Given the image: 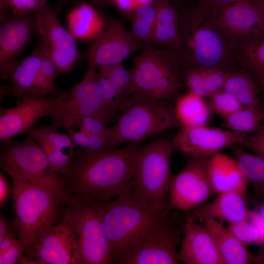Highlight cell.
I'll list each match as a JSON object with an SVG mask.
<instances>
[{"label": "cell", "mask_w": 264, "mask_h": 264, "mask_svg": "<svg viewBox=\"0 0 264 264\" xmlns=\"http://www.w3.org/2000/svg\"><path fill=\"white\" fill-rule=\"evenodd\" d=\"M140 143L100 153L74 149L69 171L64 176L68 196L100 204L130 196L136 156L143 147Z\"/></svg>", "instance_id": "cell-1"}, {"label": "cell", "mask_w": 264, "mask_h": 264, "mask_svg": "<svg viewBox=\"0 0 264 264\" xmlns=\"http://www.w3.org/2000/svg\"><path fill=\"white\" fill-rule=\"evenodd\" d=\"M180 48L185 62L193 68L230 70L236 61L233 50L208 7L200 4L187 13L180 21Z\"/></svg>", "instance_id": "cell-2"}, {"label": "cell", "mask_w": 264, "mask_h": 264, "mask_svg": "<svg viewBox=\"0 0 264 264\" xmlns=\"http://www.w3.org/2000/svg\"><path fill=\"white\" fill-rule=\"evenodd\" d=\"M184 62L180 47L159 49L148 44L133 60L128 95L170 102L181 90L180 67Z\"/></svg>", "instance_id": "cell-3"}, {"label": "cell", "mask_w": 264, "mask_h": 264, "mask_svg": "<svg viewBox=\"0 0 264 264\" xmlns=\"http://www.w3.org/2000/svg\"><path fill=\"white\" fill-rule=\"evenodd\" d=\"M2 170L10 176L14 219L13 225L19 240L30 243L39 233L59 221L66 203L47 189L30 181L15 171Z\"/></svg>", "instance_id": "cell-4"}, {"label": "cell", "mask_w": 264, "mask_h": 264, "mask_svg": "<svg viewBox=\"0 0 264 264\" xmlns=\"http://www.w3.org/2000/svg\"><path fill=\"white\" fill-rule=\"evenodd\" d=\"M172 140L157 137L139 151L132 181L131 195L158 213L168 215L172 176Z\"/></svg>", "instance_id": "cell-5"}, {"label": "cell", "mask_w": 264, "mask_h": 264, "mask_svg": "<svg viewBox=\"0 0 264 264\" xmlns=\"http://www.w3.org/2000/svg\"><path fill=\"white\" fill-rule=\"evenodd\" d=\"M116 119L109 137L108 150L124 142H140L165 131L181 127L170 102L133 94L129 95Z\"/></svg>", "instance_id": "cell-6"}, {"label": "cell", "mask_w": 264, "mask_h": 264, "mask_svg": "<svg viewBox=\"0 0 264 264\" xmlns=\"http://www.w3.org/2000/svg\"><path fill=\"white\" fill-rule=\"evenodd\" d=\"M100 207L110 264L139 234L168 216L155 211L132 195L100 203Z\"/></svg>", "instance_id": "cell-7"}, {"label": "cell", "mask_w": 264, "mask_h": 264, "mask_svg": "<svg viewBox=\"0 0 264 264\" xmlns=\"http://www.w3.org/2000/svg\"><path fill=\"white\" fill-rule=\"evenodd\" d=\"M1 143L0 165L2 169L9 168L15 171L49 191L66 205L72 201L66 191L64 177L51 167L45 154L31 133L22 140L10 139Z\"/></svg>", "instance_id": "cell-8"}, {"label": "cell", "mask_w": 264, "mask_h": 264, "mask_svg": "<svg viewBox=\"0 0 264 264\" xmlns=\"http://www.w3.org/2000/svg\"><path fill=\"white\" fill-rule=\"evenodd\" d=\"M176 215L167 216L139 234L112 264H178L176 247L183 233L184 221L181 223Z\"/></svg>", "instance_id": "cell-9"}, {"label": "cell", "mask_w": 264, "mask_h": 264, "mask_svg": "<svg viewBox=\"0 0 264 264\" xmlns=\"http://www.w3.org/2000/svg\"><path fill=\"white\" fill-rule=\"evenodd\" d=\"M66 206L62 218L70 223L75 232L82 264H110L100 203L73 199Z\"/></svg>", "instance_id": "cell-10"}, {"label": "cell", "mask_w": 264, "mask_h": 264, "mask_svg": "<svg viewBox=\"0 0 264 264\" xmlns=\"http://www.w3.org/2000/svg\"><path fill=\"white\" fill-rule=\"evenodd\" d=\"M96 69L94 66L88 65L81 81L68 90L59 94L62 104L57 118L51 125L54 129L74 128L87 116L96 118L105 125L114 118L101 98Z\"/></svg>", "instance_id": "cell-11"}, {"label": "cell", "mask_w": 264, "mask_h": 264, "mask_svg": "<svg viewBox=\"0 0 264 264\" xmlns=\"http://www.w3.org/2000/svg\"><path fill=\"white\" fill-rule=\"evenodd\" d=\"M209 158L192 156L184 169L172 176L170 210L188 211L195 209L215 194L208 174Z\"/></svg>", "instance_id": "cell-12"}, {"label": "cell", "mask_w": 264, "mask_h": 264, "mask_svg": "<svg viewBox=\"0 0 264 264\" xmlns=\"http://www.w3.org/2000/svg\"><path fill=\"white\" fill-rule=\"evenodd\" d=\"M24 254L43 264H82L75 232L70 223L62 217L26 245Z\"/></svg>", "instance_id": "cell-13"}, {"label": "cell", "mask_w": 264, "mask_h": 264, "mask_svg": "<svg viewBox=\"0 0 264 264\" xmlns=\"http://www.w3.org/2000/svg\"><path fill=\"white\" fill-rule=\"evenodd\" d=\"M32 14L44 51L60 73L68 70L80 56L75 38L62 25L48 3Z\"/></svg>", "instance_id": "cell-14"}, {"label": "cell", "mask_w": 264, "mask_h": 264, "mask_svg": "<svg viewBox=\"0 0 264 264\" xmlns=\"http://www.w3.org/2000/svg\"><path fill=\"white\" fill-rule=\"evenodd\" d=\"M210 11L233 51L264 33V13L250 0H242Z\"/></svg>", "instance_id": "cell-15"}, {"label": "cell", "mask_w": 264, "mask_h": 264, "mask_svg": "<svg viewBox=\"0 0 264 264\" xmlns=\"http://www.w3.org/2000/svg\"><path fill=\"white\" fill-rule=\"evenodd\" d=\"M93 39L87 60L88 65L98 69L122 62L147 45L136 39L123 21L114 18L106 22L103 29Z\"/></svg>", "instance_id": "cell-16"}, {"label": "cell", "mask_w": 264, "mask_h": 264, "mask_svg": "<svg viewBox=\"0 0 264 264\" xmlns=\"http://www.w3.org/2000/svg\"><path fill=\"white\" fill-rule=\"evenodd\" d=\"M61 106L56 98H33L26 99L17 107L0 109V141L2 142L21 133H29L38 120L44 116L53 122Z\"/></svg>", "instance_id": "cell-17"}, {"label": "cell", "mask_w": 264, "mask_h": 264, "mask_svg": "<svg viewBox=\"0 0 264 264\" xmlns=\"http://www.w3.org/2000/svg\"><path fill=\"white\" fill-rule=\"evenodd\" d=\"M179 129L172 140L175 148L198 157H210L226 147L240 144L246 135L206 125Z\"/></svg>", "instance_id": "cell-18"}, {"label": "cell", "mask_w": 264, "mask_h": 264, "mask_svg": "<svg viewBox=\"0 0 264 264\" xmlns=\"http://www.w3.org/2000/svg\"><path fill=\"white\" fill-rule=\"evenodd\" d=\"M183 234L178 252L179 261L185 264H226L208 229L198 223L189 213L184 222Z\"/></svg>", "instance_id": "cell-19"}, {"label": "cell", "mask_w": 264, "mask_h": 264, "mask_svg": "<svg viewBox=\"0 0 264 264\" xmlns=\"http://www.w3.org/2000/svg\"><path fill=\"white\" fill-rule=\"evenodd\" d=\"M32 13L8 16L2 21L0 29V70L14 61L29 42L35 29Z\"/></svg>", "instance_id": "cell-20"}, {"label": "cell", "mask_w": 264, "mask_h": 264, "mask_svg": "<svg viewBox=\"0 0 264 264\" xmlns=\"http://www.w3.org/2000/svg\"><path fill=\"white\" fill-rule=\"evenodd\" d=\"M248 204V195L236 192H225L189 213L200 222L208 218L230 224L247 219L249 211Z\"/></svg>", "instance_id": "cell-21"}, {"label": "cell", "mask_w": 264, "mask_h": 264, "mask_svg": "<svg viewBox=\"0 0 264 264\" xmlns=\"http://www.w3.org/2000/svg\"><path fill=\"white\" fill-rule=\"evenodd\" d=\"M207 169L215 193L236 192L247 195L249 181L235 158L218 153L209 158Z\"/></svg>", "instance_id": "cell-22"}, {"label": "cell", "mask_w": 264, "mask_h": 264, "mask_svg": "<svg viewBox=\"0 0 264 264\" xmlns=\"http://www.w3.org/2000/svg\"><path fill=\"white\" fill-rule=\"evenodd\" d=\"M43 58L42 45L24 59L13 61L0 70L5 77H9L13 88L8 90V94H12L20 104L22 95L33 91L35 82L40 71Z\"/></svg>", "instance_id": "cell-23"}, {"label": "cell", "mask_w": 264, "mask_h": 264, "mask_svg": "<svg viewBox=\"0 0 264 264\" xmlns=\"http://www.w3.org/2000/svg\"><path fill=\"white\" fill-rule=\"evenodd\" d=\"M200 223L210 232L226 264H248L254 262L255 255L222 222L207 218Z\"/></svg>", "instance_id": "cell-24"}, {"label": "cell", "mask_w": 264, "mask_h": 264, "mask_svg": "<svg viewBox=\"0 0 264 264\" xmlns=\"http://www.w3.org/2000/svg\"><path fill=\"white\" fill-rule=\"evenodd\" d=\"M156 14L152 44L160 47H180V21L169 0H154Z\"/></svg>", "instance_id": "cell-25"}, {"label": "cell", "mask_w": 264, "mask_h": 264, "mask_svg": "<svg viewBox=\"0 0 264 264\" xmlns=\"http://www.w3.org/2000/svg\"><path fill=\"white\" fill-rule=\"evenodd\" d=\"M105 21L91 5L83 2L69 13V32L75 39H94L103 29Z\"/></svg>", "instance_id": "cell-26"}, {"label": "cell", "mask_w": 264, "mask_h": 264, "mask_svg": "<svg viewBox=\"0 0 264 264\" xmlns=\"http://www.w3.org/2000/svg\"><path fill=\"white\" fill-rule=\"evenodd\" d=\"M222 90L233 95L243 107L263 108V101L252 75L242 68L228 71Z\"/></svg>", "instance_id": "cell-27"}, {"label": "cell", "mask_w": 264, "mask_h": 264, "mask_svg": "<svg viewBox=\"0 0 264 264\" xmlns=\"http://www.w3.org/2000/svg\"><path fill=\"white\" fill-rule=\"evenodd\" d=\"M175 100L174 107L181 127L199 126L208 123L211 109L204 98L188 92Z\"/></svg>", "instance_id": "cell-28"}, {"label": "cell", "mask_w": 264, "mask_h": 264, "mask_svg": "<svg viewBox=\"0 0 264 264\" xmlns=\"http://www.w3.org/2000/svg\"><path fill=\"white\" fill-rule=\"evenodd\" d=\"M229 147L242 171L252 184L254 194L248 198H264V158L246 152L238 144Z\"/></svg>", "instance_id": "cell-29"}, {"label": "cell", "mask_w": 264, "mask_h": 264, "mask_svg": "<svg viewBox=\"0 0 264 264\" xmlns=\"http://www.w3.org/2000/svg\"><path fill=\"white\" fill-rule=\"evenodd\" d=\"M234 53L243 69L257 80L264 77V33L242 44Z\"/></svg>", "instance_id": "cell-30"}, {"label": "cell", "mask_w": 264, "mask_h": 264, "mask_svg": "<svg viewBox=\"0 0 264 264\" xmlns=\"http://www.w3.org/2000/svg\"><path fill=\"white\" fill-rule=\"evenodd\" d=\"M156 10L154 0L142 4L127 13L131 33L137 40L152 44Z\"/></svg>", "instance_id": "cell-31"}, {"label": "cell", "mask_w": 264, "mask_h": 264, "mask_svg": "<svg viewBox=\"0 0 264 264\" xmlns=\"http://www.w3.org/2000/svg\"><path fill=\"white\" fill-rule=\"evenodd\" d=\"M264 120V109L254 107H243L224 118L223 125L229 130L246 133L256 132Z\"/></svg>", "instance_id": "cell-32"}, {"label": "cell", "mask_w": 264, "mask_h": 264, "mask_svg": "<svg viewBox=\"0 0 264 264\" xmlns=\"http://www.w3.org/2000/svg\"><path fill=\"white\" fill-rule=\"evenodd\" d=\"M98 82L103 102L110 115L114 117L126 104L129 96L121 95L110 80L99 71Z\"/></svg>", "instance_id": "cell-33"}, {"label": "cell", "mask_w": 264, "mask_h": 264, "mask_svg": "<svg viewBox=\"0 0 264 264\" xmlns=\"http://www.w3.org/2000/svg\"><path fill=\"white\" fill-rule=\"evenodd\" d=\"M48 0H0V20L10 16H23L39 9Z\"/></svg>", "instance_id": "cell-34"}, {"label": "cell", "mask_w": 264, "mask_h": 264, "mask_svg": "<svg viewBox=\"0 0 264 264\" xmlns=\"http://www.w3.org/2000/svg\"><path fill=\"white\" fill-rule=\"evenodd\" d=\"M208 97L211 110L223 118L243 107L233 95L223 90L214 93Z\"/></svg>", "instance_id": "cell-35"}, {"label": "cell", "mask_w": 264, "mask_h": 264, "mask_svg": "<svg viewBox=\"0 0 264 264\" xmlns=\"http://www.w3.org/2000/svg\"><path fill=\"white\" fill-rule=\"evenodd\" d=\"M30 133L34 139L41 138L46 140L54 148L63 150L67 149L69 153L73 155L75 145L69 135L61 133L51 126H44L33 129Z\"/></svg>", "instance_id": "cell-36"}, {"label": "cell", "mask_w": 264, "mask_h": 264, "mask_svg": "<svg viewBox=\"0 0 264 264\" xmlns=\"http://www.w3.org/2000/svg\"><path fill=\"white\" fill-rule=\"evenodd\" d=\"M99 72L107 77L122 96H129L128 92L132 81L131 70L127 69L123 62L98 69Z\"/></svg>", "instance_id": "cell-37"}, {"label": "cell", "mask_w": 264, "mask_h": 264, "mask_svg": "<svg viewBox=\"0 0 264 264\" xmlns=\"http://www.w3.org/2000/svg\"><path fill=\"white\" fill-rule=\"evenodd\" d=\"M227 228L244 244H254L260 246V239L258 231L247 219L230 224Z\"/></svg>", "instance_id": "cell-38"}, {"label": "cell", "mask_w": 264, "mask_h": 264, "mask_svg": "<svg viewBox=\"0 0 264 264\" xmlns=\"http://www.w3.org/2000/svg\"><path fill=\"white\" fill-rule=\"evenodd\" d=\"M53 170L59 175H66L69 171L72 155L63 150L49 147L43 150Z\"/></svg>", "instance_id": "cell-39"}, {"label": "cell", "mask_w": 264, "mask_h": 264, "mask_svg": "<svg viewBox=\"0 0 264 264\" xmlns=\"http://www.w3.org/2000/svg\"><path fill=\"white\" fill-rule=\"evenodd\" d=\"M203 70L208 97L212 94L222 90L229 70L215 68H203Z\"/></svg>", "instance_id": "cell-40"}, {"label": "cell", "mask_w": 264, "mask_h": 264, "mask_svg": "<svg viewBox=\"0 0 264 264\" xmlns=\"http://www.w3.org/2000/svg\"><path fill=\"white\" fill-rule=\"evenodd\" d=\"M185 83L188 92L203 98L208 97L203 67L191 70L186 76Z\"/></svg>", "instance_id": "cell-41"}, {"label": "cell", "mask_w": 264, "mask_h": 264, "mask_svg": "<svg viewBox=\"0 0 264 264\" xmlns=\"http://www.w3.org/2000/svg\"><path fill=\"white\" fill-rule=\"evenodd\" d=\"M77 126L88 134H102L110 136L111 128H108L100 120L96 118L87 116L83 118Z\"/></svg>", "instance_id": "cell-42"}, {"label": "cell", "mask_w": 264, "mask_h": 264, "mask_svg": "<svg viewBox=\"0 0 264 264\" xmlns=\"http://www.w3.org/2000/svg\"><path fill=\"white\" fill-rule=\"evenodd\" d=\"M264 158V125H262L252 135H246L239 144Z\"/></svg>", "instance_id": "cell-43"}, {"label": "cell", "mask_w": 264, "mask_h": 264, "mask_svg": "<svg viewBox=\"0 0 264 264\" xmlns=\"http://www.w3.org/2000/svg\"><path fill=\"white\" fill-rule=\"evenodd\" d=\"M25 245L19 239L5 252L0 254V264H14L24 253Z\"/></svg>", "instance_id": "cell-44"}, {"label": "cell", "mask_w": 264, "mask_h": 264, "mask_svg": "<svg viewBox=\"0 0 264 264\" xmlns=\"http://www.w3.org/2000/svg\"><path fill=\"white\" fill-rule=\"evenodd\" d=\"M100 5L114 4L120 10L127 13L139 5L153 2L154 0H90Z\"/></svg>", "instance_id": "cell-45"}, {"label": "cell", "mask_w": 264, "mask_h": 264, "mask_svg": "<svg viewBox=\"0 0 264 264\" xmlns=\"http://www.w3.org/2000/svg\"><path fill=\"white\" fill-rule=\"evenodd\" d=\"M109 137V136L102 134L89 135L88 143L85 150L92 153L108 151L107 144Z\"/></svg>", "instance_id": "cell-46"}, {"label": "cell", "mask_w": 264, "mask_h": 264, "mask_svg": "<svg viewBox=\"0 0 264 264\" xmlns=\"http://www.w3.org/2000/svg\"><path fill=\"white\" fill-rule=\"evenodd\" d=\"M247 219L256 228L260 239V247H264V218L255 209H249Z\"/></svg>", "instance_id": "cell-47"}, {"label": "cell", "mask_w": 264, "mask_h": 264, "mask_svg": "<svg viewBox=\"0 0 264 264\" xmlns=\"http://www.w3.org/2000/svg\"><path fill=\"white\" fill-rule=\"evenodd\" d=\"M66 133L70 137L75 145L85 150L87 148L88 143L89 134L81 130L79 132L75 131L73 128H69L66 129Z\"/></svg>", "instance_id": "cell-48"}, {"label": "cell", "mask_w": 264, "mask_h": 264, "mask_svg": "<svg viewBox=\"0 0 264 264\" xmlns=\"http://www.w3.org/2000/svg\"><path fill=\"white\" fill-rule=\"evenodd\" d=\"M13 228H14V226L12 227L7 220L1 214L0 216V241L6 237H14Z\"/></svg>", "instance_id": "cell-49"}, {"label": "cell", "mask_w": 264, "mask_h": 264, "mask_svg": "<svg viewBox=\"0 0 264 264\" xmlns=\"http://www.w3.org/2000/svg\"><path fill=\"white\" fill-rule=\"evenodd\" d=\"M242 0H200V4L208 7L210 10H214L219 7L232 4Z\"/></svg>", "instance_id": "cell-50"}, {"label": "cell", "mask_w": 264, "mask_h": 264, "mask_svg": "<svg viewBox=\"0 0 264 264\" xmlns=\"http://www.w3.org/2000/svg\"><path fill=\"white\" fill-rule=\"evenodd\" d=\"M9 188L7 181L4 176L0 173V204L2 205L8 199Z\"/></svg>", "instance_id": "cell-51"}, {"label": "cell", "mask_w": 264, "mask_h": 264, "mask_svg": "<svg viewBox=\"0 0 264 264\" xmlns=\"http://www.w3.org/2000/svg\"><path fill=\"white\" fill-rule=\"evenodd\" d=\"M17 240L14 237H9L0 241V254L8 249Z\"/></svg>", "instance_id": "cell-52"}, {"label": "cell", "mask_w": 264, "mask_h": 264, "mask_svg": "<svg viewBox=\"0 0 264 264\" xmlns=\"http://www.w3.org/2000/svg\"><path fill=\"white\" fill-rule=\"evenodd\" d=\"M248 203L252 205L261 216L264 218V198L259 199H250L248 198Z\"/></svg>", "instance_id": "cell-53"}, {"label": "cell", "mask_w": 264, "mask_h": 264, "mask_svg": "<svg viewBox=\"0 0 264 264\" xmlns=\"http://www.w3.org/2000/svg\"><path fill=\"white\" fill-rule=\"evenodd\" d=\"M17 263L19 264H43L41 261L29 258L24 254L21 256L18 260Z\"/></svg>", "instance_id": "cell-54"}, {"label": "cell", "mask_w": 264, "mask_h": 264, "mask_svg": "<svg viewBox=\"0 0 264 264\" xmlns=\"http://www.w3.org/2000/svg\"><path fill=\"white\" fill-rule=\"evenodd\" d=\"M254 262L258 264H264V247H261L260 250L255 255Z\"/></svg>", "instance_id": "cell-55"}, {"label": "cell", "mask_w": 264, "mask_h": 264, "mask_svg": "<svg viewBox=\"0 0 264 264\" xmlns=\"http://www.w3.org/2000/svg\"><path fill=\"white\" fill-rule=\"evenodd\" d=\"M256 4L264 13V0H250Z\"/></svg>", "instance_id": "cell-56"}, {"label": "cell", "mask_w": 264, "mask_h": 264, "mask_svg": "<svg viewBox=\"0 0 264 264\" xmlns=\"http://www.w3.org/2000/svg\"><path fill=\"white\" fill-rule=\"evenodd\" d=\"M258 81L260 88L264 91V77L258 79Z\"/></svg>", "instance_id": "cell-57"}, {"label": "cell", "mask_w": 264, "mask_h": 264, "mask_svg": "<svg viewBox=\"0 0 264 264\" xmlns=\"http://www.w3.org/2000/svg\"><path fill=\"white\" fill-rule=\"evenodd\" d=\"M263 108L264 109V101H263Z\"/></svg>", "instance_id": "cell-58"}, {"label": "cell", "mask_w": 264, "mask_h": 264, "mask_svg": "<svg viewBox=\"0 0 264 264\" xmlns=\"http://www.w3.org/2000/svg\"></svg>", "instance_id": "cell-59"}]
</instances>
